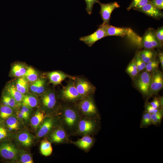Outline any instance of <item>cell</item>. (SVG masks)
<instances>
[{"label":"cell","mask_w":163,"mask_h":163,"mask_svg":"<svg viewBox=\"0 0 163 163\" xmlns=\"http://www.w3.org/2000/svg\"><path fill=\"white\" fill-rule=\"evenodd\" d=\"M43 121L37 133V136L38 138H41L46 135L52 129L54 125V120L52 118H47Z\"/></svg>","instance_id":"19"},{"label":"cell","mask_w":163,"mask_h":163,"mask_svg":"<svg viewBox=\"0 0 163 163\" xmlns=\"http://www.w3.org/2000/svg\"><path fill=\"white\" fill-rule=\"evenodd\" d=\"M152 125L151 114L145 111L142 116L140 124L141 128H147Z\"/></svg>","instance_id":"32"},{"label":"cell","mask_w":163,"mask_h":163,"mask_svg":"<svg viewBox=\"0 0 163 163\" xmlns=\"http://www.w3.org/2000/svg\"><path fill=\"white\" fill-rule=\"evenodd\" d=\"M163 117V109H161L158 111L151 114L152 125H159L162 120Z\"/></svg>","instance_id":"34"},{"label":"cell","mask_w":163,"mask_h":163,"mask_svg":"<svg viewBox=\"0 0 163 163\" xmlns=\"http://www.w3.org/2000/svg\"><path fill=\"white\" fill-rule=\"evenodd\" d=\"M0 155L5 159L15 161L18 158V151L11 143H4L0 145Z\"/></svg>","instance_id":"11"},{"label":"cell","mask_w":163,"mask_h":163,"mask_svg":"<svg viewBox=\"0 0 163 163\" xmlns=\"http://www.w3.org/2000/svg\"><path fill=\"white\" fill-rule=\"evenodd\" d=\"M74 82L82 99L94 94L96 89L92 84L82 77H76Z\"/></svg>","instance_id":"4"},{"label":"cell","mask_w":163,"mask_h":163,"mask_svg":"<svg viewBox=\"0 0 163 163\" xmlns=\"http://www.w3.org/2000/svg\"><path fill=\"white\" fill-rule=\"evenodd\" d=\"M78 126V130L80 133L83 134H88L95 130L97 125L93 120L82 119L79 122Z\"/></svg>","instance_id":"17"},{"label":"cell","mask_w":163,"mask_h":163,"mask_svg":"<svg viewBox=\"0 0 163 163\" xmlns=\"http://www.w3.org/2000/svg\"><path fill=\"white\" fill-rule=\"evenodd\" d=\"M160 109H155L150 105L149 103H147L145 106V111L151 114L158 111Z\"/></svg>","instance_id":"42"},{"label":"cell","mask_w":163,"mask_h":163,"mask_svg":"<svg viewBox=\"0 0 163 163\" xmlns=\"http://www.w3.org/2000/svg\"><path fill=\"white\" fill-rule=\"evenodd\" d=\"M46 75L49 83L54 85H61L62 82L67 78L74 80L76 77L60 71L50 72Z\"/></svg>","instance_id":"13"},{"label":"cell","mask_w":163,"mask_h":163,"mask_svg":"<svg viewBox=\"0 0 163 163\" xmlns=\"http://www.w3.org/2000/svg\"><path fill=\"white\" fill-rule=\"evenodd\" d=\"M86 4V10L89 15H91L92 11L93 6L96 3H99L100 2L99 0H84Z\"/></svg>","instance_id":"39"},{"label":"cell","mask_w":163,"mask_h":163,"mask_svg":"<svg viewBox=\"0 0 163 163\" xmlns=\"http://www.w3.org/2000/svg\"><path fill=\"white\" fill-rule=\"evenodd\" d=\"M134 58L138 72L139 73L145 69L146 64L142 60L138 53L136 55Z\"/></svg>","instance_id":"38"},{"label":"cell","mask_w":163,"mask_h":163,"mask_svg":"<svg viewBox=\"0 0 163 163\" xmlns=\"http://www.w3.org/2000/svg\"><path fill=\"white\" fill-rule=\"evenodd\" d=\"M104 25L107 36H127L133 41L141 45L142 38L130 28L117 27L109 24Z\"/></svg>","instance_id":"1"},{"label":"cell","mask_w":163,"mask_h":163,"mask_svg":"<svg viewBox=\"0 0 163 163\" xmlns=\"http://www.w3.org/2000/svg\"><path fill=\"white\" fill-rule=\"evenodd\" d=\"M134 10L141 12L156 19H160L163 16V12L161 10L155 7L150 1L143 7Z\"/></svg>","instance_id":"15"},{"label":"cell","mask_w":163,"mask_h":163,"mask_svg":"<svg viewBox=\"0 0 163 163\" xmlns=\"http://www.w3.org/2000/svg\"><path fill=\"white\" fill-rule=\"evenodd\" d=\"M149 1V0H132L129 6L127 8V10L129 11L132 9L134 10L140 8L148 3Z\"/></svg>","instance_id":"36"},{"label":"cell","mask_w":163,"mask_h":163,"mask_svg":"<svg viewBox=\"0 0 163 163\" xmlns=\"http://www.w3.org/2000/svg\"><path fill=\"white\" fill-rule=\"evenodd\" d=\"M149 103L155 109H160L163 108V106L161 104L159 98L155 97L152 101Z\"/></svg>","instance_id":"40"},{"label":"cell","mask_w":163,"mask_h":163,"mask_svg":"<svg viewBox=\"0 0 163 163\" xmlns=\"http://www.w3.org/2000/svg\"><path fill=\"white\" fill-rule=\"evenodd\" d=\"M18 141L23 146L29 147L33 142L32 137L28 132H23L20 133L17 136Z\"/></svg>","instance_id":"23"},{"label":"cell","mask_w":163,"mask_h":163,"mask_svg":"<svg viewBox=\"0 0 163 163\" xmlns=\"http://www.w3.org/2000/svg\"><path fill=\"white\" fill-rule=\"evenodd\" d=\"M3 91L13 98L19 103H21L24 96L17 90L14 82H10L6 83Z\"/></svg>","instance_id":"16"},{"label":"cell","mask_w":163,"mask_h":163,"mask_svg":"<svg viewBox=\"0 0 163 163\" xmlns=\"http://www.w3.org/2000/svg\"><path fill=\"white\" fill-rule=\"evenodd\" d=\"M31 108L22 105V106L20 111L23 114L29 117Z\"/></svg>","instance_id":"44"},{"label":"cell","mask_w":163,"mask_h":163,"mask_svg":"<svg viewBox=\"0 0 163 163\" xmlns=\"http://www.w3.org/2000/svg\"><path fill=\"white\" fill-rule=\"evenodd\" d=\"M19 159L20 162L23 163H34L32 158L30 155L27 152L24 150H21L18 152Z\"/></svg>","instance_id":"33"},{"label":"cell","mask_w":163,"mask_h":163,"mask_svg":"<svg viewBox=\"0 0 163 163\" xmlns=\"http://www.w3.org/2000/svg\"><path fill=\"white\" fill-rule=\"evenodd\" d=\"M155 35L158 40L162 43L163 41V27H159L155 31Z\"/></svg>","instance_id":"41"},{"label":"cell","mask_w":163,"mask_h":163,"mask_svg":"<svg viewBox=\"0 0 163 163\" xmlns=\"http://www.w3.org/2000/svg\"><path fill=\"white\" fill-rule=\"evenodd\" d=\"M93 142V140L91 137L85 136L78 140L75 143L82 149H87L91 147Z\"/></svg>","instance_id":"26"},{"label":"cell","mask_w":163,"mask_h":163,"mask_svg":"<svg viewBox=\"0 0 163 163\" xmlns=\"http://www.w3.org/2000/svg\"><path fill=\"white\" fill-rule=\"evenodd\" d=\"M152 73L146 71L139 73L133 80L134 85L143 96L150 97Z\"/></svg>","instance_id":"2"},{"label":"cell","mask_w":163,"mask_h":163,"mask_svg":"<svg viewBox=\"0 0 163 163\" xmlns=\"http://www.w3.org/2000/svg\"><path fill=\"white\" fill-rule=\"evenodd\" d=\"M60 93L62 98L67 101L75 102L82 99L75 86L73 79L69 80L62 87Z\"/></svg>","instance_id":"3"},{"label":"cell","mask_w":163,"mask_h":163,"mask_svg":"<svg viewBox=\"0 0 163 163\" xmlns=\"http://www.w3.org/2000/svg\"><path fill=\"white\" fill-rule=\"evenodd\" d=\"M158 56L159 58V62H160L161 67L163 69V53L162 52H161L158 54Z\"/></svg>","instance_id":"47"},{"label":"cell","mask_w":163,"mask_h":163,"mask_svg":"<svg viewBox=\"0 0 163 163\" xmlns=\"http://www.w3.org/2000/svg\"><path fill=\"white\" fill-rule=\"evenodd\" d=\"M66 137L65 131L62 129H59L56 130L50 135L52 141L56 143L62 142L66 139Z\"/></svg>","instance_id":"25"},{"label":"cell","mask_w":163,"mask_h":163,"mask_svg":"<svg viewBox=\"0 0 163 163\" xmlns=\"http://www.w3.org/2000/svg\"><path fill=\"white\" fill-rule=\"evenodd\" d=\"M6 124L10 130H18L19 129V123L17 119L14 117H10L6 120Z\"/></svg>","instance_id":"35"},{"label":"cell","mask_w":163,"mask_h":163,"mask_svg":"<svg viewBox=\"0 0 163 163\" xmlns=\"http://www.w3.org/2000/svg\"><path fill=\"white\" fill-rule=\"evenodd\" d=\"M28 82L24 77L18 78L14 82L17 90L24 95L28 93L29 91V85Z\"/></svg>","instance_id":"21"},{"label":"cell","mask_w":163,"mask_h":163,"mask_svg":"<svg viewBox=\"0 0 163 163\" xmlns=\"http://www.w3.org/2000/svg\"><path fill=\"white\" fill-rule=\"evenodd\" d=\"M24 77L28 82L30 83L36 81L39 78L38 72L30 66L27 67Z\"/></svg>","instance_id":"27"},{"label":"cell","mask_w":163,"mask_h":163,"mask_svg":"<svg viewBox=\"0 0 163 163\" xmlns=\"http://www.w3.org/2000/svg\"><path fill=\"white\" fill-rule=\"evenodd\" d=\"M107 37L104 25L101 24L95 32L89 35L82 37L79 40L83 42L89 47H91L95 42Z\"/></svg>","instance_id":"8"},{"label":"cell","mask_w":163,"mask_h":163,"mask_svg":"<svg viewBox=\"0 0 163 163\" xmlns=\"http://www.w3.org/2000/svg\"><path fill=\"white\" fill-rule=\"evenodd\" d=\"M16 114L17 117L20 119L26 120L28 119L29 117L22 113L20 110L17 112Z\"/></svg>","instance_id":"46"},{"label":"cell","mask_w":163,"mask_h":163,"mask_svg":"<svg viewBox=\"0 0 163 163\" xmlns=\"http://www.w3.org/2000/svg\"><path fill=\"white\" fill-rule=\"evenodd\" d=\"M163 87V73L161 71L158 69L152 72L150 97L157 94L162 88Z\"/></svg>","instance_id":"7"},{"label":"cell","mask_w":163,"mask_h":163,"mask_svg":"<svg viewBox=\"0 0 163 163\" xmlns=\"http://www.w3.org/2000/svg\"><path fill=\"white\" fill-rule=\"evenodd\" d=\"M137 53L142 60L146 64L155 58L157 56V53L153 49H145Z\"/></svg>","instance_id":"20"},{"label":"cell","mask_w":163,"mask_h":163,"mask_svg":"<svg viewBox=\"0 0 163 163\" xmlns=\"http://www.w3.org/2000/svg\"><path fill=\"white\" fill-rule=\"evenodd\" d=\"M7 135V131L4 128L0 127V140H1L5 137Z\"/></svg>","instance_id":"45"},{"label":"cell","mask_w":163,"mask_h":163,"mask_svg":"<svg viewBox=\"0 0 163 163\" xmlns=\"http://www.w3.org/2000/svg\"><path fill=\"white\" fill-rule=\"evenodd\" d=\"M48 82L46 78H39L36 81L31 83L29 85V91L37 95H41L48 88Z\"/></svg>","instance_id":"14"},{"label":"cell","mask_w":163,"mask_h":163,"mask_svg":"<svg viewBox=\"0 0 163 163\" xmlns=\"http://www.w3.org/2000/svg\"><path fill=\"white\" fill-rule=\"evenodd\" d=\"M40 95L41 102L45 108L52 110L55 107L57 100L55 91L53 89L48 88Z\"/></svg>","instance_id":"9"},{"label":"cell","mask_w":163,"mask_h":163,"mask_svg":"<svg viewBox=\"0 0 163 163\" xmlns=\"http://www.w3.org/2000/svg\"><path fill=\"white\" fill-rule=\"evenodd\" d=\"M27 67L21 62H17L12 66L10 71V75L13 77L19 78L24 77L26 72Z\"/></svg>","instance_id":"18"},{"label":"cell","mask_w":163,"mask_h":163,"mask_svg":"<svg viewBox=\"0 0 163 163\" xmlns=\"http://www.w3.org/2000/svg\"><path fill=\"white\" fill-rule=\"evenodd\" d=\"M21 103L22 105L31 108L37 106L38 101L35 96L27 93L24 95Z\"/></svg>","instance_id":"22"},{"label":"cell","mask_w":163,"mask_h":163,"mask_svg":"<svg viewBox=\"0 0 163 163\" xmlns=\"http://www.w3.org/2000/svg\"><path fill=\"white\" fill-rule=\"evenodd\" d=\"M44 115L43 113L37 111L31 119L32 126L35 129L37 128L44 120Z\"/></svg>","instance_id":"28"},{"label":"cell","mask_w":163,"mask_h":163,"mask_svg":"<svg viewBox=\"0 0 163 163\" xmlns=\"http://www.w3.org/2000/svg\"><path fill=\"white\" fill-rule=\"evenodd\" d=\"M99 4L101 6L100 14L103 21L102 25L109 24L110 20L112 11L115 8H119L120 5L117 2Z\"/></svg>","instance_id":"10"},{"label":"cell","mask_w":163,"mask_h":163,"mask_svg":"<svg viewBox=\"0 0 163 163\" xmlns=\"http://www.w3.org/2000/svg\"><path fill=\"white\" fill-rule=\"evenodd\" d=\"M150 2L154 6L161 10L163 9V0H152Z\"/></svg>","instance_id":"43"},{"label":"cell","mask_w":163,"mask_h":163,"mask_svg":"<svg viewBox=\"0 0 163 163\" xmlns=\"http://www.w3.org/2000/svg\"><path fill=\"white\" fill-rule=\"evenodd\" d=\"M52 148L50 142L46 139L43 140L40 144V151L41 153L45 156L50 155L52 152Z\"/></svg>","instance_id":"29"},{"label":"cell","mask_w":163,"mask_h":163,"mask_svg":"<svg viewBox=\"0 0 163 163\" xmlns=\"http://www.w3.org/2000/svg\"><path fill=\"white\" fill-rule=\"evenodd\" d=\"M80 101L78 107L82 112L86 115H97V110L91 95L82 99Z\"/></svg>","instance_id":"6"},{"label":"cell","mask_w":163,"mask_h":163,"mask_svg":"<svg viewBox=\"0 0 163 163\" xmlns=\"http://www.w3.org/2000/svg\"><path fill=\"white\" fill-rule=\"evenodd\" d=\"M1 102V104L8 106L12 109L18 107L20 104L13 98L3 91L2 96Z\"/></svg>","instance_id":"24"},{"label":"cell","mask_w":163,"mask_h":163,"mask_svg":"<svg viewBox=\"0 0 163 163\" xmlns=\"http://www.w3.org/2000/svg\"><path fill=\"white\" fill-rule=\"evenodd\" d=\"M154 29L149 28L146 30L142 38L141 45L145 49H153L161 47L162 43L157 38Z\"/></svg>","instance_id":"5"},{"label":"cell","mask_w":163,"mask_h":163,"mask_svg":"<svg viewBox=\"0 0 163 163\" xmlns=\"http://www.w3.org/2000/svg\"><path fill=\"white\" fill-rule=\"evenodd\" d=\"M159 64V61L156 57L146 64L145 71L152 72L158 69Z\"/></svg>","instance_id":"37"},{"label":"cell","mask_w":163,"mask_h":163,"mask_svg":"<svg viewBox=\"0 0 163 163\" xmlns=\"http://www.w3.org/2000/svg\"><path fill=\"white\" fill-rule=\"evenodd\" d=\"M126 72L133 80L139 73L134 58L132 59L128 66Z\"/></svg>","instance_id":"30"},{"label":"cell","mask_w":163,"mask_h":163,"mask_svg":"<svg viewBox=\"0 0 163 163\" xmlns=\"http://www.w3.org/2000/svg\"><path fill=\"white\" fill-rule=\"evenodd\" d=\"M12 108L6 106L1 104L0 105V117L6 120L12 114Z\"/></svg>","instance_id":"31"},{"label":"cell","mask_w":163,"mask_h":163,"mask_svg":"<svg viewBox=\"0 0 163 163\" xmlns=\"http://www.w3.org/2000/svg\"><path fill=\"white\" fill-rule=\"evenodd\" d=\"M76 110L73 107L66 106L63 108L64 122L67 127L72 128L78 122V118Z\"/></svg>","instance_id":"12"}]
</instances>
